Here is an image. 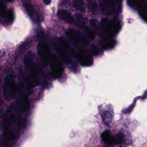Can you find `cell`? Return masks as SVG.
<instances>
[{"mask_svg":"<svg viewBox=\"0 0 147 147\" xmlns=\"http://www.w3.org/2000/svg\"><path fill=\"white\" fill-rule=\"evenodd\" d=\"M78 58L80 64L83 66H90L92 64V57L83 49L79 52Z\"/></svg>","mask_w":147,"mask_h":147,"instance_id":"10","label":"cell"},{"mask_svg":"<svg viewBox=\"0 0 147 147\" xmlns=\"http://www.w3.org/2000/svg\"><path fill=\"white\" fill-rule=\"evenodd\" d=\"M66 34L71 40L76 43H82L84 45L88 44V40L75 29H69L67 31Z\"/></svg>","mask_w":147,"mask_h":147,"instance_id":"8","label":"cell"},{"mask_svg":"<svg viewBox=\"0 0 147 147\" xmlns=\"http://www.w3.org/2000/svg\"><path fill=\"white\" fill-rule=\"evenodd\" d=\"M123 136L122 133H119L117 134L114 137H113L114 144H121L123 141Z\"/></svg>","mask_w":147,"mask_h":147,"instance_id":"21","label":"cell"},{"mask_svg":"<svg viewBox=\"0 0 147 147\" xmlns=\"http://www.w3.org/2000/svg\"><path fill=\"white\" fill-rule=\"evenodd\" d=\"M115 41L113 39H107L102 41V47L105 49H110L113 48L115 45Z\"/></svg>","mask_w":147,"mask_h":147,"instance_id":"17","label":"cell"},{"mask_svg":"<svg viewBox=\"0 0 147 147\" xmlns=\"http://www.w3.org/2000/svg\"><path fill=\"white\" fill-rule=\"evenodd\" d=\"M57 14L59 17L67 23L71 24L73 22V18L72 16L67 11L64 10H59Z\"/></svg>","mask_w":147,"mask_h":147,"instance_id":"13","label":"cell"},{"mask_svg":"<svg viewBox=\"0 0 147 147\" xmlns=\"http://www.w3.org/2000/svg\"><path fill=\"white\" fill-rule=\"evenodd\" d=\"M84 32H85L86 35L88 36V38H90V39H94L95 38L94 33L92 32V31L88 27L86 26L84 28Z\"/></svg>","mask_w":147,"mask_h":147,"instance_id":"23","label":"cell"},{"mask_svg":"<svg viewBox=\"0 0 147 147\" xmlns=\"http://www.w3.org/2000/svg\"><path fill=\"white\" fill-rule=\"evenodd\" d=\"M7 2H13L14 0H5Z\"/></svg>","mask_w":147,"mask_h":147,"instance_id":"27","label":"cell"},{"mask_svg":"<svg viewBox=\"0 0 147 147\" xmlns=\"http://www.w3.org/2000/svg\"><path fill=\"white\" fill-rule=\"evenodd\" d=\"M23 5L28 14L33 22L36 23H39L41 22V16L30 3L28 2H24Z\"/></svg>","mask_w":147,"mask_h":147,"instance_id":"9","label":"cell"},{"mask_svg":"<svg viewBox=\"0 0 147 147\" xmlns=\"http://www.w3.org/2000/svg\"><path fill=\"white\" fill-rule=\"evenodd\" d=\"M73 6L80 12L85 11V7L83 0H73Z\"/></svg>","mask_w":147,"mask_h":147,"instance_id":"18","label":"cell"},{"mask_svg":"<svg viewBox=\"0 0 147 147\" xmlns=\"http://www.w3.org/2000/svg\"><path fill=\"white\" fill-rule=\"evenodd\" d=\"M101 137L104 142L109 145H112L114 144V139L109 132V131H104Z\"/></svg>","mask_w":147,"mask_h":147,"instance_id":"16","label":"cell"},{"mask_svg":"<svg viewBox=\"0 0 147 147\" xmlns=\"http://www.w3.org/2000/svg\"><path fill=\"white\" fill-rule=\"evenodd\" d=\"M34 55L31 52L26 53L24 57L25 64L29 71L30 76L32 79H34L38 73V68L34 63Z\"/></svg>","mask_w":147,"mask_h":147,"instance_id":"5","label":"cell"},{"mask_svg":"<svg viewBox=\"0 0 147 147\" xmlns=\"http://www.w3.org/2000/svg\"><path fill=\"white\" fill-rule=\"evenodd\" d=\"M43 2L44 3V4L48 5L51 3V0H43Z\"/></svg>","mask_w":147,"mask_h":147,"instance_id":"26","label":"cell"},{"mask_svg":"<svg viewBox=\"0 0 147 147\" xmlns=\"http://www.w3.org/2000/svg\"><path fill=\"white\" fill-rule=\"evenodd\" d=\"M38 54L45 64H48L51 59V52L48 46L42 41H40L37 45Z\"/></svg>","mask_w":147,"mask_h":147,"instance_id":"6","label":"cell"},{"mask_svg":"<svg viewBox=\"0 0 147 147\" xmlns=\"http://www.w3.org/2000/svg\"><path fill=\"white\" fill-rule=\"evenodd\" d=\"M7 11V10L4 4H0V16L1 17H5Z\"/></svg>","mask_w":147,"mask_h":147,"instance_id":"24","label":"cell"},{"mask_svg":"<svg viewBox=\"0 0 147 147\" xmlns=\"http://www.w3.org/2000/svg\"><path fill=\"white\" fill-rule=\"evenodd\" d=\"M50 61L52 75L53 78H57L60 76L63 71V66L58 58L55 55L51 56Z\"/></svg>","mask_w":147,"mask_h":147,"instance_id":"7","label":"cell"},{"mask_svg":"<svg viewBox=\"0 0 147 147\" xmlns=\"http://www.w3.org/2000/svg\"><path fill=\"white\" fill-rule=\"evenodd\" d=\"M140 0H127V2L128 5L133 8V9H137V6L138 5V3L140 2Z\"/></svg>","mask_w":147,"mask_h":147,"instance_id":"22","label":"cell"},{"mask_svg":"<svg viewBox=\"0 0 147 147\" xmlns=\"http://www.w3.org/2000/svg\"><path fill=\"white\" fill-rule=\"evenodd\" d=\"M16 91L14 79L12 75L7 76L3 85V94L6 100H10L14 96Z\"/></svg>","mask_w":147,"mask_h":147,"instance_id":"3","label":"cell"},{"mask_svg":"<svg viewBox=\"0 0 147 147\" xmlns=\"http://www.w3.org/2000/svg\"><path fill=\"white\" fill-rule=\"evenodd\" d=\"M120 147H123V146H120Z\"/></svg>","mask_w":147,"mask_h":147,"instance_id":"28","label":"cell"},{"mask_svg":"<svg viewBox=\"0 0 147 147\" xmlns=\"http://www.w3.org/2000/svg\"><path fill=\"white\" fill-rule=\"evenodd\" d=\"M17 106L20 111L22 112L27 111L30 106L29 101L27 97L24 95L20 96L17 100Z\"/></svg>","mask_w":147,"mask_h":147,"instance_id":"11","label":"cell"},{"mask_svg":"<svg viewBox=\"0 0 147 147\" xmlns=\"http://www.w3.org/2000/svg\"><path fill=\"white\" fill-rule=\"evenodd\" d=\"M4 18L7 20L8 22H11L14 19V14L13 10L11 9L7 10Z\"/></svg>","mask_w":147,"mask_h":147,"instance_id":"19","label":"cell"},{"mask_svg":"<svg viewBox=\"0 0 147 147\" xmlns=\"http://www.w3.org/2000/svg\"><path fill=\"white\" fill-rule=\"evenodd\" d=\"M138 13L141 17V18L144 21V22H146L147 19V1L146 0H142L140 1L138 5L137 6Z\"/></svg>","mask_w":147,"mask_h":147,"instance_id":"12","label":"cell"},{"mask_svg":"<svg viewBox=\"0 0 147 147\" xmlns=\"http://www.w3.org/2000/svg\"><path fill=\"white\" fill-rule=\"evenodd\" d=\"M122 0H102L100 2L102 12L105 15H110L119 10Z\"/></svg>","mask_w":147,"mask_h":147,"instance_id":"4","label":"cell"},{"mask_svg":"<svg viewBox=\"0 0 147 147\" xmlns=\"http://www.w3.org/2000/svg\"><path fill=\"white\" fill-rule=\"evenodd\" d=\"M20 122L18 118L14 115L7 117L5 126V136L8 140H15L18 135Z\"/></svg>","mask_w":147,"mask_h":147,"instance_id":"1","label":"cell"},{"mask_svg":"<svg viewBox=\"0 0 147 147\" xmlns=\"http://www.w3.org/2000/svg\"><path fill=\"white\" fill-rule=\"evenodd\" d=\"M91 52H92V53L94 54V55H96V54L98 53V49H97L96 48L94 47V48H92L91 49Z\"/></svg>","mask_w":147,"mask_h":147,"instance_id":"25","label":"cell"},{"mask_svg":"<svg viewBox=\"0 0 147 147\" xmlns=\"http://www.w3.org/2000/svg\"><path fill=\"white\" fill-rule=\"evenodd\" d=\"M87 1L88 2V7L92 13L95 12L96 9V4L95 1L94 0H87Z\"/></svg>","mask_w":147,"mask_h":147,"instance_id":"20","label":"cell"},{"mask_svg":"<svg viewBox=\"0 0 147 147\" xmlns=\"http://www.w3.org/2000/svg\"><path fill=\"white\" fill-rule=\"evenodd\" d=\"M73 21H74L75 24L77 26H79V28H82L84 26L85 20L81 14L78 13L75 14Z\"/></svg>","mask_w":147,"mask_h":147,"instance_id":"15","label":"cell"},{"mask_svg":"<svg viewBox=\"0 0 147 147\" xmlns=\"http://www.w3.org/2000/svg\"><path fill=\"white\" fill-rule=\"evenodd\" d=\"M101 116L105 123L108 126H110L113 118V115L109 111H104L101 113Z\"/></svg>","mask_w":147,"mask_h":147,"instance_id":"14","label":"cell"},{"mask_svg":"<svg viewBox=\"0 0 147 147\" xmlns=\"http://www.w3.org/2000/svg\"><path fill=\"white\" fill-rule=\"evenodd\" d=\"M101 27L106 35L108 37H111L119 32L121 29V24L117 19L109 20L103 18L101 22Z\"/></svg>","mask_w":147,"mask_h":147,"instance_id":"2","label":"cell"}]
</instances>
